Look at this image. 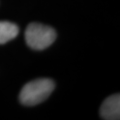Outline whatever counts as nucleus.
<instances>
[{
  "label": "nucleus",
  "mask_w": 120,
  "mask_h": 120,
  "mask_svg": "<svg viewBox=\"0 0 120 120\" xmlns=\"http://www.w3.org/2000/svg\"><path fill=\"white\" fill-rule=\"evenodd\" d=\"M54 82L49 78H39L25 84L22 88L19 99L26 106H34L46 100L54 89Z\"/></svg>",
  "instance_id": "f257e3e1"
},
{
  "label": "nucleus",
  "mask_w": 120,
  "mask_h": 120,
  "mask_svg": "<svg viewBox=\"0 0 120 120\" xmlns=\"http://www.w3.org/2000/svg\"><path fill=\"white\" fill-rule=\"evenodd\" d=\"M55 39L56 32L50 26L40 23H31L26 28V43L34 50H43L49 47Z\"/></svg>",
  "instance_id": "f03ea898"
},
{
  "label": "nucleus",
  "mask_w": 120,
  "mask_h": 120,
  "mask_svg": "<svg viewBox=\"0 0 120 120\" xmlns=\"http://www.w3.org/2000/svg\"><path fill=\"white\" fill-rule=\"evenodd\" d=\"M100 115L103 119L116 120L120 118V95L113 94L101 105Z\"/></svg>",
  "instance_id": "7ed1b4c3"
},
{
  "label": "nucleus",
  "mask_w": 120,
  "mask_h": 120,
  "mask_svg": "<svg viewBox=\"0 0 120 120\" xmlns=\"http://www.w3.org/2000/svg\"><path fill=\"white\" fill-rule=\"evenodd\" d=\"M19 28L16 24L8 21H0V44H5L18 35Z\"/></svg>",
  "instance_id": "20e7f679"
}]
</instances>
